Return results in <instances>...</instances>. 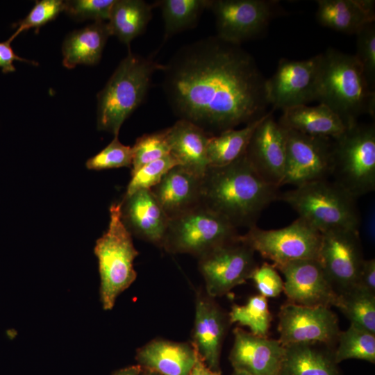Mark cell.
I'll list each match as a JSON object with an SVG mask.
<instances>
[{
  "label": "cell",
  "mask_w": 375,
  "mask_h": 375,
  "mask_svg": "<svg viewBox=\"0 0 375 375\" xmlns=\"http://www.w3.org/2000/svg\"><path fill=\"white\" fill-rule=\"evenodd\" d=\"M161 71L173 112L210 136L267 113L266 79L241 44L208 36L181 47Z\"/></svg>",
  "instance_id": "6da1fadb"
},
{
  "label": "cell",
  "mask_w": 375,
  "mask_h": 375,
  "mask_svg": "<svg viewBox=\"0 0 375 375\" xmlns=\"http://www.w3.org/2000/svg\"><path fill=\"white\" fill-rule=\"evenodd\" d=\"M278 187L267 183L245 154L219 167H208L201 178V203L235 228L256 226L261 212L278 200Z\"/></svg>",
  "instance_id": "7a4b0ae2"
},
{
  "label": "cell",
  "mask_w": 375,
  "mask_h": 375,
  "mask_svg": "<svg viewBox=\"0 0 375 375\" xmlns=\"http://www.w3.org/2000/svg\"><path fill=\"white\" fill-rule=\"evenodd\" d=\"M317 101L336 113L347 128L360 116L375 113L374 91L355 56L331 47L322 53Z\"/></svg>",
  "instance_id": "3957f363"
},
{
  "label": "cell",
  "mask_w": 375,
  "mask_h": 375,
  "mask_svg": "<svg viewBox=\"0 0 375 375\" xmlns=\"http://www.w3.org/2000/svg\"><path fill=\"white\" fill-rule=\"evenodd\" d=\"M163 65L132 53L122 60L97 94V128L118 136L124 122L146 97L153 74Z\"/></svg>",
  "instance_id": "277c9868"
},
{
  "label": "cell",
  "mask_w": 375,
  "mask_h": 375,
  "mask_svg": "<svg viewBox=\"0 0 375 375\" xmlns=\"http://www.w3.org/2000/svg\"><path fill=\"white\" fill-rule=\"evenodd\" d=\"M278 200L321 233L338 229L359 231L361 219L356 199L329 179L280 193Z\"/></svg>",
  "instance_id": "5b68a950"
},
{
  "label": "cell",
  "mask_w": 375,
  "mask_h": 375,
  "mask_svg": "<svg viewBox=\"0 0 375 375\" xmlns=\"http://www.w3.org/2000/svg\"><path fill=\"white\" fill-rule=\"evenodd\" d=\"M94 253L100 274V299L103 308L111 310L117 297L135 280L133 261L138 255L131 233L121 217V203L110 207L107 231L96 242Z\"/></svg>",
  "instance_id": "8992f818"
},
{
  "label": "cell",
  "mask_w": 375,
  "mask_h": 375,
  "mask_svg": "<svg viewBox=\"0 0 375 375\" xmlns=\"http://www.w3.org/2000/svg\"><path fill=\"white\" fill-rule=\"evenodd\" d=\"M333 140L332 181L356 199L374 191V125L357 123Z\"/></svg>",
  "instance_id": "52a82bcc"
},
{
  "label": "cell",
  "mask_w": 375,
  "mask_h": 375,
  "mask_svg": "<svg viewBox=\"0 0 375 375\" xmlns=\"http://www.w3.org/2000/svg\"><path fill=\"white\" fill-rule=\"evenodd\" d=\"M239 236L230 222L200 203L169 219L162 247L172 253H189L199 258Z\"/></svg>",
  "instance_id": "ba28073f"
},
{
  "label": "cell",
  "mask_w": 375,
  "mask_h": 375,
  "mask_svg": "<svg viewBox=\"0 0 375 375\" xmlns=\"http://www.w3.org/2000/svg\"><path fill=\"white\" fill-rule=\"evenodd\" d=\"M239 239L277 266L294 260H318L322 233L298 217L278 229L265 230L254 226L240 235Z\"/></svg>",
  "instance_id": "9c48e42d"
},
{
  "label": "cell",
  "mask_w": 375,
  "mask_h": 375,
  "mask_svg": "<svg viewBox=\"0 0 375 375\" xmlns=\"http://www.w3.org/2000/svg\"><path fill=\"white\" fill-rule=\"evenodd\" d=\"M217 36L237 44L260 36L284 10L275 0H210Z\"/></svg>",
  "instance_id": "30bf717a"
},
{
  "label": "cell",
  "mask_w": 375,
  "mask_h": 375,
  "mask_svg": "<svg viewBox=\"0 0 375 375\" xmlns=\"http://www.w3.org/2000/svg\"><path fill=\"white\" fill-rule=\"evenodd\" d=\"M287 129L285 174L281 187L294 188L331 177L334 140Z\"/></svg>",
  "instance_id": "8fae6325"
},
{
  "label": "cell",
  "mask_w": 375,
  "mask_h": 375,
  "mask_svg": "<svg viewBox=\"0 0 375 375\" xmlns=\"http://www.w3.org/2000/svg\"><path fill=\"white\" fill-rule=\"evenodd\" d=\"M322 53L308 59L281 58L274 74L266 79V94L273 110L317 101Z\"/></svg>",
  "instance_id": "7c38bea8"
},
{
  "label": "cell",
  "mask_w": 375,
  "mask_h": 375,
  "mask_svg": "<svg viewBox=\"0 0 375 375\" xmlns=\"http://www.w3.org/2000/svg\"><path fill=\"white\" fill-rule=\"evenodd\" d=\"M254 253L238 237L199 257L206 293L212 298L221 297L244 283L258 266Z\"/></svg>",
  "instance_id": "4fadbf2b"
},
{
  "label": "cell",
  "mask_w": 375,
  "mask_h": 375,
  "mask_svg": "<svg viewBox=\"0 0 375 375\" xmlns=\"http://www.w3.org/2000/svg\"><path fill=\"white\" fill-rule=\"evenodd\" d=\"M279 342L284 346L299 343L335 342L340 332L337 315L331 308L309 307L288 303L278 312Z\"/></svg>",
  "instance_id": "5bb4252c"
},
{
  "label": "cell",
  "mask_w": 375,
  "mask_h": 375,
  "mask_svg": "<svg viewBox=\"0 0 375 375\" xmlns=\"http://www.w3.org/2000/svg\"><path fill=\"white\" fill-rule=\"evenodd\" d=\"M364 260L359 231L338 229L322 233L318 260L339 294L356 285Z\"/></svg>",
  "instance_id": "9a60e30c"
},
{
  "label": "cell",
  "mask_w": 375,
  "mask_h": 375,
  "mask_svg": "<svg viewBox=\"0 0 375 375\" xmlns=\"http://www.w3.org/2000/svg\"><path fill=\"white\" fill-rule=\"evenodd\" d=\"M274 267L284 276L283 292L289 303L338 308L340 294L318 260H294Z\"/></svg>",
  "instance_id": "2e32d148"
},
{
  "label": "cell",
  "mask_w": 375,
  "mask_h": 375,
  "mask_svg": "<svg viewBox=\"0 0 375 375\" xmlns=\"http://www.w3.org/2000/svg\"><path fill=\"white\" fill-rule=\"evenodd\" d=\"M272 113L273 110L267 112L256 128L245 156L267 183L280 188L285 174L287 129Z\"/></svg>",
  "instance_id": "e0dca14e"
},
{
  "label": "cell",
  "mask_w": 375,
  "mask_h": 375,
  "mask_svg": "<svg viewBox=\"0 0 375 375\" xmlns=\"http://www.w3.org/2000/svg\"><path fill=\"white\" fill-rule=\"evenodd\" d=\"M234 342L229 360L233 370L250 375H281L285 347L278 340L247 332L233 331Z\"/></svg>",
  "instance_id": "ac0fdd59"
},
{
  "label": "cell",
  "mask_w": 375,
  "mask_h": 375,
  "mask_svg": "<svg viewBox=\"0 0 375 375\" xmlns=\"http://www.w3.org/2000/svg\"><path fill=\"white\" fill-rule=\"evenodd\" d=\"M213 299L206 293L197 294L191 344L205 365L220 372V354L230 322Z\"/></svg>",
  "instance_id": "d6986e66"
},
{
  "label": "cell",
  "mask_w": 375,
  "mask_h": 375,
  "mask_svg": "<svg viewBox=\"0 0 375 375\" xmlns=\"http://www.w3.org/2000/svg\"><path fill=\"white\" fill-rule=\"evenodd\" d=\"M121 203V217L131 233L162 247L169 217L150 190L142 189L125 195Z\"/></svg>",
  "instance_id": "ffe728a7"
},
{
  "label": "cell",
  "mask_w": 375,
  "mask_h": 375,
  "mask_svg": "<svg viewBox=\"0 0 375 375\" xmlns=\"http://www.w3.org/2000/svg\"><path fill=\"white\" fill-rule=\"evenodd\" d=\"M135 358L142 369L160 375H189L199 356L191 343L154 339L138 349Z\"/></svg>",
  "instance_id": "44dd1931"
},
{
  "label": "cell",
  "mask_w": 375,
  "mask_h": 375,
  "mask_svg": "<svg viewBox=\"0 0 375 375\" xmlns=\"http://www.w3.org/2000/svg\"><path fill=\"white\" fill-rule=\"evenodd\" d=\"M201 178L177 165L150 191L170 219L201 203Z\"/></svg>",
  "instance_id": "7402d4cb"
},
{
  "label": "cell",
  "mask_w": 375,
  "mask_h": 375,
  "mask_svg": "<svg viewBox=\"0 0 375 375\" xmlns=\"http://www.w3.org/2000/svg\"><path fill=\"white\" fill-rule=\"evenodd\" d=\"M166 132L170 153L180 166L201 178L208 167L206 149L210 135L185 119L177 120Z\"/></svg>",
  "instance_id": "603a6c76"
},
{
  "label": "cell",
  "mask_w": 375,
  "mask_h": 375,
  "mask_svg": "<svg viewBox=\"0 0 375 375\" xmlns=\"http://www.w3.org/2000/svg\"><path fill=\"white\" fill-rule=\"evenodd\" d=\"M317 4L318 23L340 33L356 34L365 24L374 22L373 0H317Z\"/></svg>",
  "instance_id": "cb8c5ba5"
},
{
  "label": "cell",
  "mask_w": 375,
  "mask_h": 375,
  "mask_svg": "<svg viewBox=\"0 0 375 375\" xmlns=\"http://www.w3.org/2000/svg\"><path fill=\"white\" fill-rule=\"evenodd\" d=\"M285 128L303 134L335 139L347 130L343 122L323 103L315 106L301 105L283 110L278 121Z\"/></svg>",
  "instance_id": "d4e9b609"
},
{
  "label": "cell",
  "mask_w": 375,
  "mask_h": 375,
  "mask_svg": "<svg viewBox=\"0 0 375 375\" xmlns=\"http://www.w3.org/2000/svg\"><path fill=\"white\" fill-rule=\"evenodd\" d=\"M110 35L107 22H94L70 33L62 44L63 66L72 69L78 65H97Z\"/></svg>",
  "instance_id": "484cf974"
},
{
  "label": "cell",
  "mask_w": 375,
  "mask_h": 375,
  "mask_svg": "<svg viewBox=\"0 0 375 375\" xmlns=\"http://www.w3.org/2000/svg\"><path fill=\"white\" fill-rule=\"evenodd\" d=\"M315 344L285 346L281 375H342L333 354L317 348Z\"/></svg>",
  "instance_id": "4316f807"
},
{
  "label": "cell",
  "mask_w": 375,
  "mask_h": 375,
  "mask_svg": "<svg viewBox=\"0 0 375 375\" xmlns=\"http://www.w3.org/2000/svg\"><path fill=\"white\" fill-rule=\"evenodd\" d=\"M154 6L142 0H115L107 22L111 35L130 49L132 40L145 31Z\"/></svg>",
  "instance_id": "83f0119b"
},
{
  "label": "cell",
  "mask_w": 375,
  "mask_h": 375,
  "mask_svg": "<svg viewBox=\"0 0 375 375\" xmlns=\"http://www.w3.org/2000/svg\"><path fill=\"white\" fill-rule=\"evenodd\" d=\"M262 117L242 128L229 129L210 136L206 149L208 167L226 166L243 156L252 134Z\"/></svg>",
  "instance_id": "f1b7e54d"
},
{
  "label": "cell",
  "mask_w": 375,
  "mask_h": 375,
  "mask_svg": "<svg viewBox=\"0 0 375 375\" xmlns=\"http://www.w3.org/2000/svg\"><path fill=\"white\" fill-rule=\"evenodd\" d=\"M210 0H160L154 2L159 7L164 23V40L185 30L194 28L203 12L208 9Z\"/></svg>",
  "instance_id": "f546056e"
},
{
  "label": "cell",
  "mask_w": 375,
  "mask_h": 375,
  "mask_svg": "<svg viewBox=\"0 0 375 375\" xmlns=\"http://www.w3.org/2000/svg\"><path fill=\"white\" fill-rule=\"evenodd\" d=\"M338 308L351 325L375 334V294L355 286L340 294Z\"/></svg>",
  "instance_id": "4dcf8cb0"
},
{
  "label": "cell",
  "mask_w": 375,
  "mask_h": 375,
  "mask_svg": "<svg viewBox=\"0 0 375 375\" xmlns=\"http://www.w3.org/2000/svg\"><path fill=\"white\" fill-rule=\"evenodd\" d=\"M337 340L338 346L333 353L337 364L348 359L375 362V334L350 324L340 332Z\"/></svg>",
  "instance_id": "1f68e13d"
},
{
  "label": "cell",
  "mask_w": 375,
  "mask_h": 375,
  "mask_svg": "<svg viewBox=\"0 0 375 375\" xmlns=\"http://www.w3.org/2000/svg\"><path fill=\"white\" fill-rule=\"evenodd\" d=\"M228 315L230 323H238L249 327L254 335L267 337L272 317L265 297L255 295L244 305H233Z\"/></svg>",
  "instance_id": "d6a6232c"
},
{
  "label": "cell",
  "mask_w": 375,
  "mask_h": 375,
  "mask_svg": "<svg viewBox=\"0 0 375 375\" xmlns=\"http://www.w3.org/2000/svg\"><path fill=\"white\" fill-rule=\"evenodd\" d=\"M131 148L132 175L144 165L170 154L166 128L142 135Z\"/></svg>",
  "instance_id": "836d02e7"
},
{
  "label": "cell",
  "mask_w": 375,
  "mask_h": 375,
  "mask_svg": "<svg viewBox=\"0 0 375 375\" xmlns=\"http://www.w3.org/2000/svg\"><path fill=\"white\" fill-rule=\"evenodd\" d=\"M177 165H179L178 160L171 153L144 165L131 175L125 195L142 189L150 190L167 172Z\"/></svg>",
  "instance_id": "e575fe53"
},
{
  "label": "cell",
  "mask_w": 375,
  "mask_h": 375,
  "mask_svg": "<svg viewBox=\"0 0 375 375\" xmlns=\"http://www.w3.org/2000/svg\"><path fill=\"white\" fill-rule=\"evenodd\" d=\"M356 53L354 55L360 65L366 81L372 90L375 87V24L370 22L356 34Z\"/></svg>",
  "instance_id": "d590c367"
},
{
  "label": "cell",
  "mask_w": 375,
  "mask_h": 375,
  "mask_svg": "<svg viewBox=\"0 0 375 375\" xmlns=\"http://www.w3.org/2000/svg\"><path fill=\"white\" fill-rule=\"evenodd\" d=\"M132 159L131 147L123 144L118 136H115L108 146L86 162V167L92 170L130 167Z\"/></svg>",
  "instance_id": "8d00e7d4"
},
{
  "label": "cell",
  "mask_w": 375,
  "mask_h": 375,
  "mask_svg": "<svg viewBox=\"0 0 375 375\" xmlns=\"http://www.w3.org/2000/svg\"><path fill=\"white\" fill-rule=\"evenodd\" d=\"M62 11H64V1H37L27 16L15 24L18 28L9 40L12 42L19 34L29 28L38 30L42 26L56 18Z\"/></svg>",
  "instance_id": "74e56055"
},
{
  "label": "cell",
  "mask_w": 375,
  "mask_h": 375,
  "mask_svg": "<svg viewBox=\"0 0 375 375\" xmlns=\"http://www.w3.org/2000/svg\"><path fill=\"white\" fill-rule=\"evenodd\" d=\"M115 0H71L64 1V11L76 20H108Z\"/></svg>",
  "instance_id": "f35d334b"
},
{
  "label": "cell",
  "mask_w": 375,
  "mask_h": 375,
  "mask_svg": "<svg viewBox=\"0 0 375 375\" xmlns=\"http://www.w3.org/2000/svg\"><path fill=\"white\" fill-rule=\"evenodd\" d=\"M251 279L254 282L260 294L268 297H276L283 291V281L277 269L267 262L257 266Z\"/></svg>",
  "instance_id": "ab89813d"
},
{
  "label": "cell",
  "mask_w": 375,
  "mask_h": 375,
  "mask_svg": "<svg viewBox=\"0 0 375 375\" xmlns=\"http://www.w3.org/2000/svg\"><path fill=\"white\" fill-rule=\"evenodd\" d=\"M371 293L375 294V260H363L356 285Z\"/></svg>",
  "instance_id": "60d3db41"
},
{
  "label": "cell",
  "mask_w": 375,
  "mask_h": 375,
  "mask_svg": "<svg viewBox=\"0 0 375 375\" xmlns=\"http://www.w3.org/2000/svg\"><path fill=\"white\" fill-rule=\"evenodd\" d=\"M10 43L11 41L9 40V39L5 42H0V67L2 69L3 73L6 74L15 71V67L13 65L15 60L26 62L35 65V62L33 61H30L17 56L13 51Z\"/></svg>",
  "instance_id": "b9f144b4"
},
{
  "label": "cell",
  "mask_w": 375,
  "mask_h": 375,
  "mask_svg": "<svg viewBox=\"0 0 375 375\" xmlns=\"http://www.w3.org/2000/svg\"><path fill=\"white\" fill-rule=\"evenodd\" d=\"M189 375H221V372L210 369L199 358L197 363L195 364L194 367H193Z\"/></svg>",
  "instance_id": "7bdbcfd3"
},
{
  "label": "cell",
  "mask_w": 375,
  "mask_h": 375,
  "mask_svg": "<svg viewBox=\"0 0 375 375\" xmlns=\"http://www.w3.org/2000/svg\"><path fill=\"white\" fill-rule=\"evenodd\" d=\"M141 372V367L137 365L121 369L115 372L112 375H140Z\"/></svg>",
  "instance_id": "ee69618b"
},
{
  "label": "cell",
  "mask_w": 375,
  "mask_h": 375,
  "mask_svg": "<svg viewBox=\"0 0 375 375\" xmlns=\"http://www.w3.org/2000/svg\"><path fill=\"white\" fill-rule=\"evenodd\" d=\"M366 232L371 240L374 238V214L371 213L366 222Z\"/></svg>",
  "instance_id": "f6af8a7d"
},
{
  "label": "cell",
  "mask_w": 375,
  "mask_h": 375,
  "mask_svg": "<svg viewBox=\"0 0 375 375\" xmlns=\"http://www.w3.org/2000/svg\"><path fill=\"white\" fill-rule=\"evenodd\" d=\"M140 375H160V374L153 371L142 369Z\"/></svg>",
  "instance_id": "bcb514c9"
},
{
  "label": "cell",
  "mask_w": 375,
  "mask_h": 375,
  "mask_svg": "<svg viewBox=\"0 0 375 375\" xmlns=\"http://www.w3.org/2000/svg\"><path fill=\"white\" fill-rule=\"evenodd\" d=\"M231 375H250L243 372H240L237 370H233V373Z\"/></svg>",
  "instance_id": "7dc6e473"
}]
</instances>
